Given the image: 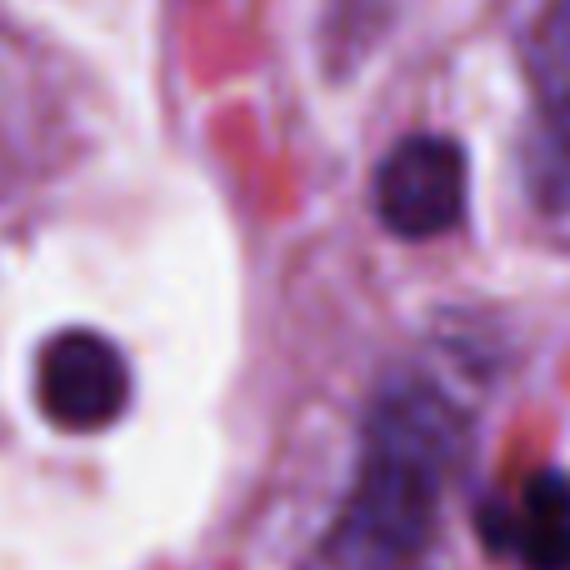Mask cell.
Returning <instances> with one entry per match:
<instances>
[{"label":"cell","mask_w":570,"mask_h":570,"mask_svg":"<svg viewBox=\"0 0 570 570\" xmlns=\"http://www.w3.org/2000/svg\"><path fill=\"white\" fill-rule=\"evenodd\" d=\"M461 455L465 415L435 385H391L365 415L355 485L305 570H421Z\"/></svg>","instance_id":"obj_1"},{"label":"cell","mask_w":570,"mask_h":570,"mask_svg":"<svg viewBox=\"0 0 570 570\" xmlns=\"http://www.w3.org/2000/svg\"><path fill=\"white\" fill-rule=\"evenodd\" d=\"M40 415L60 431H106L130 405L126 355L96 331H60L36 355Z\"/></svg>","instance_id":"obj_2"},{"label":"cell","mask_w":570,"mask_h":570,"mask_svg":"<svg viewBox=\"0 0 570 570\" xmlns=\"http://www.w3.org/2000/svg\"><path fill=\"white\" fill-rule=\"evenodd\" d=\"M375 210L401 240H431L465 216V150L451 136H405L375 176Z\"/></svg>","instance_id":"obj_3"},{"label":"cell","mask_w":570,"mask_h":570,"mask_svg":"<svg viewBox=\"0 0 570 570\" xmlns=\"http://www.w3.org/2000/svg\"><path fill=\"white\" fill-rule=\"evenodd\" d=\"M475 531L521 570H570V475L531 471L511 495L475 511Z\"/></svg>","instance_id":"obj_4"},{"label":"cell","mask_w":570,"mask_h":570,"mask_svg":"<svg viewBox=\"0 0 570 570\" xmlns=\"http://www.w3.org/2000/svg\"><path fill=\"white\" fill-rule=\"evenodd\" d=\"M525 70L546 106H570V0H546L525 30Z\"/></svg>","instance_id":"obj_5"},{"label":"cell","mask_w":570,"mask_h":570,"mask_svg":"<svg viewBox=\"0 0 570 570\" xmlns=\"http://www.w3.org/2000/svg\"><path fill=\"white\" fill-rule=\"evenodd\" d=\"M525 170H531L535 200L556 216H570V106L546 110L541 130L531 140V156H525Z\"/></svg>","instance_id":"obj_6"},{"label":"cell","mask_w":570,"mask_h":570,"mask_svg":"<svg viewBox=\"0 0 570 570\" xmlns=\"http://www.w3.org/2000/svg\"><path fill=\"white\" fill-rule=\"evenodd\" d=\"M421 570H425V566H421Z\"/></svg>","instance_id":"obj_7"}]
</instances>
